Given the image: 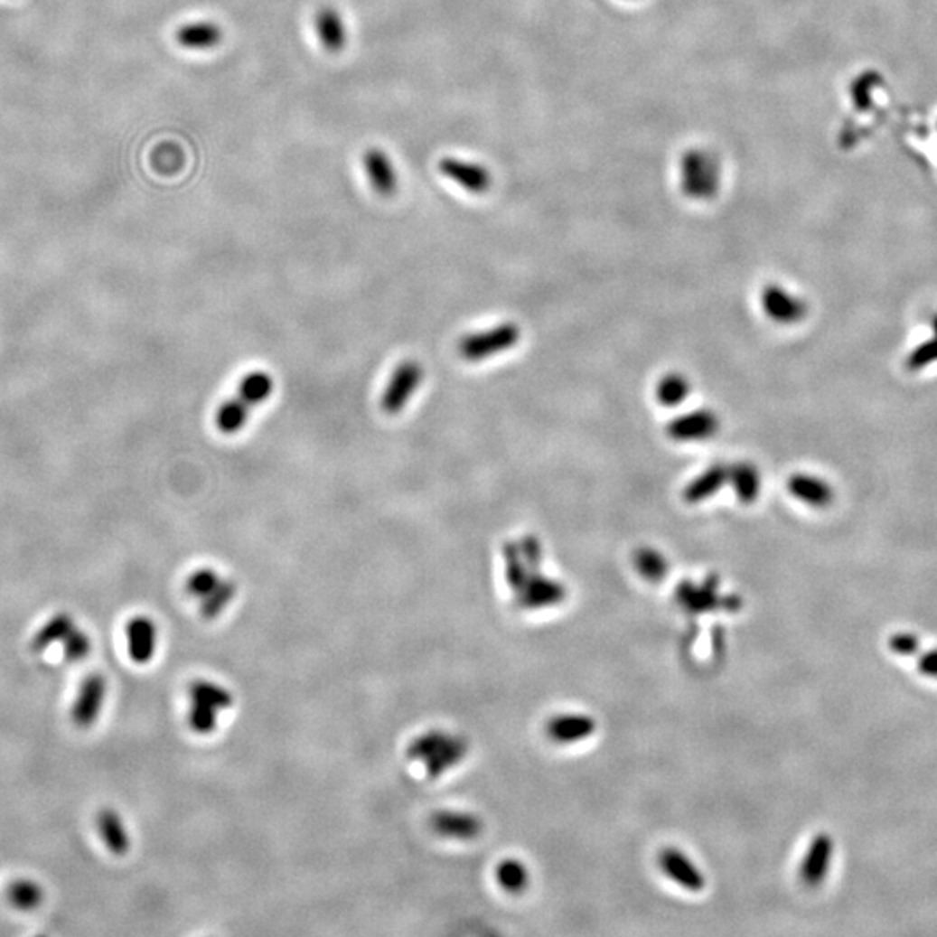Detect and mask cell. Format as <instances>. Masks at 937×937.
Segmentation results:
<instances>
[{
	"label": "cell",
	"mask_w": 937,
	"mask_h": 937,
	"mask_svg": "<svg viewBox=\"0 0 937 937\" xmlns=\"http://www.w3.org/2000/svg\"><path fill=\"white\" fill-rule=\"evenodd\" d=\"M469 748V741L462 735L445 729H429L410 741L407 757L412 763L422 764L427 778L437 780L464 763Z\"/></svg>",
	"instance_id": "obj_1"
},
{
	"label": "cell",
	"mask_w": 937,
	"mask_h": 937,
	"mask_svg": "<svg viewBox=\"0 0 937 937\" xmlns=\"http://www.w3.org/2000/svg\"><path fill=\"white\" fill-rule=\"evenodd\" d=\"M275 389L273 377L267 371H252L241 379L239 394L222 403L216 414L219 433L233 436L245 427L254 407L264 403Z\"/></svg>",
	"instance_id": "obj_2"
},
{
	"label": "cell",
	"mask_w": 937,
	"mask_h": 937,
	"mask_svg": "<svg viewBox=\"0 0 937 937\" xmlns=\"http://www.w3.org/2000/svg\"><path fill=\"white\" fill-rule=\"evenodd\" d=\"M190 712H188V724L190 729L200 735L207 736L216 731L219 724V716L230 710L235 705L233 693L214 680L198 679L190 684Z\"/></svg>",
	"instance_id": "obj_3"
},
{
	"label": "cell",
	"mask_w": 937,
	"mask_h": 937,
	"mask_svg": "<svg viewBox=\"0 0 937 937\" xmlns=\"http://www.w3.org/2000/svg\"><path fill=\"white\" fill-rule=\"evenodd\" d=\"M521 337L520 327L514 323H501L490 330H483L476 333H469L460 339L458 352L465 361H483L493 358L503 351H509L518 344Z\"/></svg>",
	"instance_id": "obj_4"
},
{
	"label": "cell",
	"mask_w": 937,
	"mask_h": 937,
	"mask_svg": "<svg viewBox=\"0 0 937 937\" xmlns=\"http://www.w3.org/2000/svg\"><path fill=\"white\" fill-rule=\"evenodd\" d=\"M422 380H424V369L420 363H417L414 360L399 363L382 393L380 407H382L384 414L393 415V417L401 414L407 408V405L410 403V399L414 398V394L418 391V388L422 386Z\"/></svg>",
	"instance_id": "obj_5"
},
{
	"label": "cell",
	"mask_w": 937,
	"mask_h": 937,
	"mask_svg": "<svg viewBox=\"0 0 937 937\" xmlns=\"http://www.w3.org/2000/svg\"><path fill=\"white\" fill-rule=\"evenodd\" d=\"M717 586L719 580L710 576L705 580L703 586H693L691 582H682L677 587V601L691 613H703V611L717 610H740L741 603L738 597H719L717 595Z\"/></svg>",
	"instance_id": "obj_6"
},
{
	"label": "cell",
	"mask_w": 937,
	"mask_h": 937,
	"mask_svg": "<svg viewBox=\"0 0 937 937\" xmlns=\"http://www.w3.org/2000/svg\"><path fill=\"white\" fill-rule=\"evenodd\" d=\"M431 829L443 839L469 842L481 837V833L484 831V825L478 814L467 811L443 809L431 816Z\"/></svg>",
	"instance_id": "obj_7"
},
{
	"label": "cell",
	"mask_w": 937,
	"mask_h": 937,
	"mask_svg": "<svg viewBox=\"0 0 937 937\" xmlns=\"http://www.w3.org/2000/svg\"><path fill=\"white\" fill-rule=\"evenodd\" d=\"M567 595V587L561 582L535 571L529 575L523 590L516 594V601L523 610H544L559 606Z\"/></svg>",
	"instance_id": "obj_8"
},
{
	"label": "cell",
	"mask_w": 937,
	"mask_h": 937,
	"mask_svg": "<svg viewBox=\"0 0 937 937\" xmlns=\"http://www.w3.org/2000/svg\"><path fill=\"white\" fill-rule=\"evenodd\" d=\"M835 842L829 833H818L809 844L806 856L801 863V880L809 889L820 887L829 872V863L833 857Z\"/></svg>",
	"instance_id": "obj_9"
},
{
	"label": "cell",
	"mask_w": 937,
	"mask_h": 937,
	"mask_svg": "<svg viewBox=\"0 0 937 937\" xmlns=\"http://www.w3.org/2000/svg\"><path fill=\"white\" fill-rule=\"evenodd\" d=\"M439 173L454 181L458 186H462L465 192L481 195L488 192L492 184L490 173L474 162H467L457 156H443L437 164Z\"/></svg>",
	"instance_id": "obj_10"
},
{
	"label": "cell",
	"mask_w": 937,
	"mask_h": 937,
	"mask_svg": "<svg viewBox=\"0 0 937 937\" xmlns=\"http://www.w3.org/2000/svg\"><path fill=\"white\" fill-rule=\"evenodd\" d=\"M660 868L670 880H674L679 887L689 891V893H699L705 889L707 882L703 873L699 872L697 865L676 848H667L660 852L658 857Z\"/></svg>",
	"instance_id": "obj_11"
},
{
	"label": "cell",
	"mask_w": 937,
	"mask_h": 937,
	"mask_svg": "<svg viewBox=\"0 0 937 937\" xmlns=\"http://www.w3.org/2000/svg\"><path fill=\"white\" fill-rule=\"evenodd\" d=\"M105 697H107V679L101 674H90L86 677V680L80 686L79 697L75 699L73 710H71L73 722L80 727H89L90 724H94L99 717Z\"/></svg>",
	"instance_id": "obj_12"
},
{
	"label": "cell",
	"mask_w": 937,
	"mask_h": 937,
	"mask_svg": "<svg viewBox=\"0 0 937 937\" xmlns=\"http://www.w3.org/2000/svg\"><path fill=\"white\" fill-rule=\"evenodd\" d=\"M765 314L778 323H797L807 314V305L797 295L786 292L780 285H769L761 295Z\"/></svg>",
	"instance_id": "obj_13"
},
{
	"label": "cell",
	"mask_w": 937,
	"mask_h": 937,
	"mask_svg": "<svg viewBox=\"0 0 937 937\" xmlns=\"http://www.w3.org/2000/svg\"><path fill=\"white\" fill-rule=\"evenodd\" d=\"M547 736L559 745H573L590 738L597 722L587 714H563L547 722Z\"/></svg>",
	"instance_id": "obj_14"
},
{
	"label": "cell",
	"mask_w": 937,
	"mask_h": 937,
	"mask_svg": "<svg viewBox=\"0 0 937 937\" xmlns=\"http://www.w3.org/2000/svg\"><path fill=\"white\" fill-rule=\"evenodd\" d=\"M363 165L373 192L380 197H393L398 190V173L391 156L379 148H370L363 156Z\"/></svg>",
	"instance_id": "obj_15"
},
{
	"label": "cell",
	"mask_w": 937,
	"mask_h": 937,
	"mask_svg": "<svg viewBox=\"0 0 937 937\" xmlns=\"http://www.w3.org/2000/svg\"><path fill=\"white\" fill-rule=\"evenodd\" d=\"M719 420L710 410H697L693 414L677 417L669 426V436L677 441H701L716 435Z\"/></svg>",
	"instance_id": "obj_16"
},
{
	"label": "cell",
	"mask_w": 937,
	"mask_h": 937,
	"mask_svg": "<svg viewBox=\"0 0 937 937\" xmlns=\"http://www.w3.org/2000/svg\"><path fill=\"white\" fill-rule=\"evenodd\" d=\"M127 642L132 661L145 665L156 651V625L148 616H136L127 623Z\"/></svg>",
	"instance_id": "obj_17"
},
{
	"label": "cell",
	"mask_w": 937,
	"mask_h": 937,
	"mask_svg": "<svg viewBox=\"0 0 937 937\" xmlns=\"http://www.w3.org/2000/svg\"><path fill=\"white\" fill-rule=\"evenodd\" d=\"M314 30L328 52H341L348 44V32L341 13L333 7H323L314 16Z\"/></svg>",
	"instance_id": "obj_18"
},
{
	"label": "cell",
	"mask_w": 937,
	"mask_h": 937,
	"mask_svg": "<svg viewBox=\"0 0 937 937\" xmlns=\"http://www.w3.org/2000/svg\"><path fill=\"white\" fill-rule=\"evenodd\" d=\"M788 492L797 501H804L812 507H820V509L829 507L835 497L833 488L827 481L821 480L818 476H811V474H793L788 480Z\"/></svg>",
	"instance_id": "obj_19"
},
{
	"label": "cell",
	"mask_w": 937,
	"mask_h": 937,
	"mask_svg": "<svg viewBox=\"0 0 937 937\" xmlns=\"http://www.w3.org/2000/svg\"><path fill=\"white\" fill-rule=\"evenodd\" d=\"M96 821L107 848L115 856H126L131 849V837L118 812L108 807L101 809Z\"/></svg>",
	"instance_id": "obj_20"
},
{
	"label": "cell",
	"mask_w": 937,
	"mask_h": 937,
	"mask_svg": "<svg viewBox=\"0 0 937 937\" xmlns=\"http://www.w3.org/2000/svg\"><path fill=\"white\" fill-rule=\"evenodd\" d=\"M175 41L192 51H207L220 44L222 30L212 22L188 23L175 32Z\"/></svg>",
	"instance_id": "obj_21"
},
{
	"label": "cell",
	"mask_w": 937,
	"mask_h": 937,
	"mask_svg": "<svg viewBox=\"0 0 937 937\" xmlns=\"http://www.w3.org/2000/svg\"><path fill=\"white\" fill-rule=\"evenodd\" d=\"M729 471H726L722 465H712L705 473H701L697 480L691 481L688 488L684 490V499L691 503L710 499L719 492L720 486L727 483Z\"/></svg>",
	"instance_id": "obj_22"
},
{
	"label": "cell",
	"mask_w": 937,
	"mask_h": 937,
	"mask_svg": "<svg viewBox=\"0 0 937 937\" xmlns=\"http://www.w3.org/2000/svg\"><path fill=\"white\" fill-rule=\"evenodd\" d=\"M495 880L503 891L511 894L523 893L529 885V870L523 861L507 857L495 868Z\"/></svg>",
	"instance_id": "obj_23"
},
{
	"label": "cell",
	"mask_w": 937,
	"mask_h": 937,
	"mask_svg": "<svg viewBox=\"0 0 937 937\" xmlns=\"http://www.w3.org/2000/svg\"><path fill=\"white\" fill-rule=\"evenodd\" d=\"M503 561H505V580L507 586L514 594H520L523 590L528 578L531 573L529 567L524 561L523 554L520 550V545L514 542H507L503 545Z\"/></svg>",
	"instance_id": "obj_24"
},
{
	"label": "cell",
	"mask_w": 937,
	"mask_h": 937,
	"mask_svg": "<svg viewBox=\"0 0 937 937\" xmlns=\"http://www.w3.org/2000/svg\"><path fill=\"white\" fill-rule=\"evenodd\" d=\"M727 481L735 486V492H736V497L741 501L748 503V501H754L759 497V492H761V474L757 471L755 465L752 464H738L735 465L731 471H729V478Z\"/></svg>",
	"instance_id": "obj_25"
},
{
	"label": "cell",
	"mask_w": 937,
	"mask_h": 937,
	"mask_svg": "<svg viewBox=\"0 0 937 937\" xmlns=\"http://www.w3.org/2000/svg\"><path fill=\"white\" fill-rule=\"evenodd\" d=\"M75 629V623H73V618L66 613H58L54 614L44 627L35 633L33 641H32V650L41 653L47 650L49 646L60 642V641H65L66 635L71 632Z\"/></svg>",
	"instance_id": "obj_26"
},
{
	"label": "cell",
	"mask_w": 937,
	"mask_h": 937,
	"mask_svg": "<svg viewBox=\"0 0 937 937\" xmlns=\"http://www.w3.org/2000/svg\"><path fill=\"white\" fill-rule=\"evenodd\" d=\"M633 565L644 580L653 584L661 582L669 573V563L663 554L650 547H642L633 554Z\"/></svg>",
	"instance_id": "obj_27"
},
{
	"label": "cell",
	"mask_w": 937,
	"mask_h": 937,
	"mask_svg": "<svg viewBox=\"0 0 937 937\" xmlns=\"http://www.w3.org/2000/svg\"><path fill=\"white\" fill-rule=\"evenodd\" d=\"M235 597H237V586H235V582L222 578L218 587L212 590L205 599H201L200 611H201L203 618H207V620H216V618L220 616V614L226 611V608L233 603Z\"/></svg>",
	"instance_id": "obj_28"
},
{
	"label": "cell",
	"mask_w": 937,
	"mask_h": 937,
	"mask_svg": "<svg viewBox=\"0 0 937 937\" xmlns=\"http://www.w3.org/2000/svg\"><path fill=\"white\" fill-rule=\"evenodd\" d=\"M689 394V382L684 375L670 373L665 375L656 386V398L665 407H676L686 401Z\"/></svg>",
	"instance_id": "obj_29"
},
{
	"label": "cell",
	"mask_w": 937,
	"mask_h": 937,
	"mask_svg": "<svg viewBox=\"0 0 937 937\" xmlns=\"http://www.w3.org/2000/svg\"><path fill=\"white\" fill-rule=\"evenodd\" d=\"M42 889L32 880H18L9 885L7 897L20 910H33L42 901Z\"/></svg>",
	"instance_id": "obj_30"
},
{
	"label": "cell",
	"mask_w": 937,
	"mask_h": 937,
	"mask_svg": "<svg viewBox=\"0 0 937 937\" xmlns=\"http://www.w3.org/2000/svg\"><path fill=\"white\" fill-rule=\"evenodd\" d=\"M222 576L219 575L216 569L212 567H200L197 571H193L188 580H186V592L192 595V597H197V599H205L212 590L218 587L220 584Z\"/></svg>",
	"instance_id": "obj_31"
},
{
	"label": "cell",
	"mask_w": 937,
	"mask_h": 937,
	"mask_svg": "<svg viewBox=\"0 0 937 937\" xmlns=\"http://www.w3.org/2000/svg\"><path fill=\"white\" fill-rule=\"evenodd\" d=\"M932 363H937V335L934 333L931 339L916 346L906 360V367L910 370H922Z\"/></svg>",
	"instance_id": "obj_32"
},
{
	"label": "cell",
	"mask_w": 937,
	"mask_h": 937,
	"mask_svg": "<svg viewBox=\"0 0 937 937\" xmlns=\"http://www.w3.org/2000/svg\"><path fill=\"white\" fill-rule=\"evenodd\" d=\"M63 642H65L63 651H65V658L68 661H82L90 653V648H92L90 637L79 629H73L71 632L68 633Z\"/></svg>",
	"instance_id": "obj_33"
},
{
	"label": "cell",
	"mask_w": 937,
	"mask_h": 937,
	"mask_svg": "<svg viewBox=\"0 0 937 937\" xmlns=\"http://www.w3.org/2000/svg\"><path fill=\"white\" fill-rule=\"evenodd\" d=\"M518 545H520V550L523 554L526 565L531 571H539L542 567V559H544V550H542L539 539L533 535H528L521 542H518Z\"/></svg>",
	"instance_id": "obj_34"
},
{
	"label": "cell",
	"mask_w": 937,
	"mask_h": 937,
	"mask_svg": "<svg viewBox=\"0 0 937 937\" xmlns=\"http://www.w3.org/2000/svg\"><path fill=\"white\" fill-rule=\"evenodd\" d=\"M889 648L893 650L894 653L912 656V654L918 653V650H920V639L914 633H895L889 639Z\"/></svg>",
	"instance_id": "obj_35"
},
{
	"label": "cell",
	"mask_w": 937,
	"mask_h": 937,
	"mask_svg": "<svg viewBox=\"0 0 937 937\" xmlns=\"http://www.w3.org/2000/svg\"><path fill=\"white\" fill-rule=\"evenodd\" d=\"M916 667H918L920 674L932 677V679H937V650H932V651H927V653L922 654V656L918 658Z\"/></svg>",
	"instance_id": "obj_36"
}]
</instances>
